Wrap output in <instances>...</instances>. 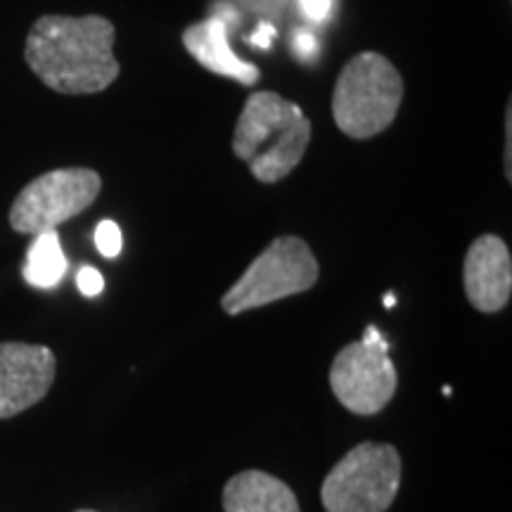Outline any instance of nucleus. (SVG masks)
<instances>
[{"label": "nucleus", "instance_id": "obj_9", "mask_svg": "<svg viewBox=\"0 0 512 512\" xmlns=\"http://www.w3.org/2000/svg\"><path fill=\"white\" fill-rule=\"evenodd\" d=\"M463 287L470 304L482 313H498L512 294V256L498 235H479L463 261Z\"/></svg>", "mask_w": 512, "mask_h": 512}, {"label": "nucleus", "instance_id": "obj_13", "mask_svg": "<svg viewBox=\"0 0 512 512\" xmlns=\"http://www.w3.org/2000/svg\"><path fill=\"white\" fill-rule=\"evenodd\" d=\"M95 247L105 259H117L124 247V235L114 221H100L95 228Z\"/></svg>", "mask_w": 512, "mask_h": 512}, {"label": "nucleus", "instance_id": "obj_3", "mask_svg": "<svg viewBox=\"0 0 512 512\" xmlns=\"http://www.w3.org/2000/svg\"><path fill=\"white\" fill-rule=\"evenodd\" d=\"M403 102V76L380 53H358L344 64L332 93V117L344 136L368 140L394 124Z\"/></svg>", "mask_w": 512, "mask_h": 512}, {"label": "nucleus", "instance_id": "obj_19", "mask_svg": "<svg viewBox=\"0 0 512 512\" xmlns=\"http://www.w3.org/2000/svg\"><path fill=\"white\" fill-rule=\"evenodd\" d=\"M76 512H95V510H76Z\"/></svg>", "mask_w": 512, "mask_h": 512}, {"label": "nucleus", "instance_id": "obj_17", "mask_svg": "<svg viewBox=\"0 0 512 512\" xmlns=\"http://www.w3.org/2000/svg\"><path fill=\"white\" fill-rule=\"evenodd\" d=\"M275 36H278V31H275L273 24L264 22V24H259V29H256L252 36H249V43H252V46H256V48H261V50H268V48H271Z\"/></svg>", "mask_w": 512, "mask_h": 512}, {"label": "nucleus", "instance_id": "obj_2", "mask_svg": "<svg viewBox=\"0 0 512 512\" xmlns=\"http://www.w3.org/2000/svg\"><path fill=\"white\" fill-rule=\"evenodd\" d=\"M313 138V126L297 102L273 91L252 93L233 133V155L247 162L259 183H278L297 169Z\"/></svg>", "mask_w": 512, "mask_h": 512}, {"label": "nucleus", "instance_id": "obj_18", "mask_svg": "<svg viewBox=\"0 0 512 512\" xmlns=\"http://www.w3.org/2000/svg\"><path fill=\"white\" fill-rule=\"evenodd\" d=\"M396 304V299H394V294H387V297H384V306H387V309H392V306Z\"/></svg>", "mask_w": 512, "mask_h": 512}, {"label": "nucleus", "instance_id": "obj_8", "mask_svg": "<svg viewBox=\"0 0 512 512\" xmlns=\"http://www.w3.org/2000/svg\"><path fill=\"white\" fill-rule=\"evenodd\" d=\"M55 354L43 344L0 342V420L46 399L55 382Z\"/></svg>", "mask_w": 512, "mask_h": 512}, {"label": "nucleus", "instance_id": "obj_11", "mask_svg": "<svg viewBox=\"0 0 512 512\" xmlns=\"http://www.w3.org/2000/svg\"><path fill=\"white\" fill-rule=\"evenodd\" d=\"M226 512H302L299 501L283 479L261 470H245L223 486Z\"/></svg>", "mask_w": 512, "mask_h": 512}, {"label": "nucleus", "instance_id": "obj_6", "mask_svg": "<svg viewBox=\"0 0 512 512\" xmlns=\"http://www.w3.org/2000/svg\"><path fill=\"white\" fill-rule=\"evenodd\" d=\"M102 178L86 166L53 169L27 183L10 207V226L19 235H38L79 216L98 200Z\"/></svg>", "mask_w": 512, "mask_h": 512}, {"label": "nucleus", "instance_id": "obj_4", "mask_svg": "<svg viewBox=\"0 0 512 512\" xmlns=\"http://www.w3.org/2000/svg\"><path fill=\"white\" fill-rule=\"evenodd\" d=\"M318 275L316 256L302 238H275L247 266L238 283L223 294L221 306L228 316H240L245 311L309 292L318 283Z\"/></svg>", "mask_w": 512, "mask_h": 512}, {"label": "nucleus", "instance_id": "obj_7", "mask_svg": "<svg viewBox=\"0 0 512 512\" xmlns=\"http://www.w3.org/2000/svg\"><path fill=\"white\" fill-rule=\"evenodd\" d=\"M399 375L389 358V342L375 325L363 339L351 342L335 356L330 368V389L354 415L380 413L396 392Z\"/></svg>", "mask_w": 512, "mask_h": 512}, {"label": "nucleus", "instance_id": "obj_1", "mask_svg": "<svg viewBox=\"0 0 512 512\" xmlns=\"http://www.w3.org/2000/svg\"><path fill=\"white\" fill-rule=\"evenodd\" d=\"M114 41L117 29L107 17L43 15L29 29L24 60L50 91L95 95L110 88L121 72Z\"/></svg>", "mask_w": 512, "mask_h": 512}, {"label": "nucleus", "instance_id": "obj_5", "mask_svg": "<svg viewBox=\"0 0 512 512\" xmlns=\"http://www.w3.org/2000/svg\"><path fill=\"white\" fill-rule=\"evenodd\" d=\"M399 486V451L392 444L363 441L328 472L320 501L328 512H387Z\"/></svg>", "mask_w": 512, "mask_h": 512}, {"label": "nucleus", "instance_id": "obj_14", "mask_svg": "<svg viewBox=\"0 0 512 512\" xmlns=\"http://www.w3.org/2000/svg\"><path fill=\"white\" fill-rule=\"evenodd\" d=\"M76 285H79V292L83 297H98V294L105 290V278L98 268L83 266L79 273H76Z\"/></svg>", "mask_w": 512, "mask_h": 512}, {"label": "nucleus", "instance_id": "obj_16", "mask_svg": "<svg viewBox=\"0 0 512 512\" xmlns=\"http://www.w3.org/2000/svg\"><path fill=\"white\" fill-rule=\"evenodd\" d=\"M299 5H302V12L311 22H323L332 10V0H299Z\"/></svg>", "mask_w": 512, "mask_h": 512}, {"label": "nucleus", "instance_id": "obj_12", "mask_svg": "<svg viewBox=\"0 0 512 512\" xmlns=\"http://www.w3.org/2000/svg\"><path fill=\"white\" fill-rule=\"evenodd\" d=\"M67 268V256L62 252L57 230H46V233L34 235V242H31L27 252V264H24V280L29 285L48 290V287L62 283Z\"/></svg>", "mask_w": 512, "mask_h": 512}, {"label": "nucleus", "instance_id": "obj_15", "mask_svg": "<svg viewBox=\"0 0 512 512\" xmlns=\"http://www.w3.org/2000/svg\"><path fill=\"white\" fill-rule=\"evenodd\" d=\"M292 48H294V53L302 57V60H311V57H316V53H318V38L313 31L299 27V29H294V34H292Z\"/></svg>", "mask_w": 512, "mask_h": 512}, {"label": "nucleus", "instance_id": "obj_10", "mask_svg": "<svg viewBox=\"0 0 512 512\" xmlns=\"http://www.w3.org/2000/svg\"><path fill=\"white\" fill-rule=\"evenodd\" d=\"M183 46L192 55V60L200 62L211 74L226 76L242 86H256L261 79L259 67L240 60L228 46L226 17L211 15L204 22L192 24L183 31Z\"/></svg>", "mask_w": 512, "mask_h": 512}]
</instances>
